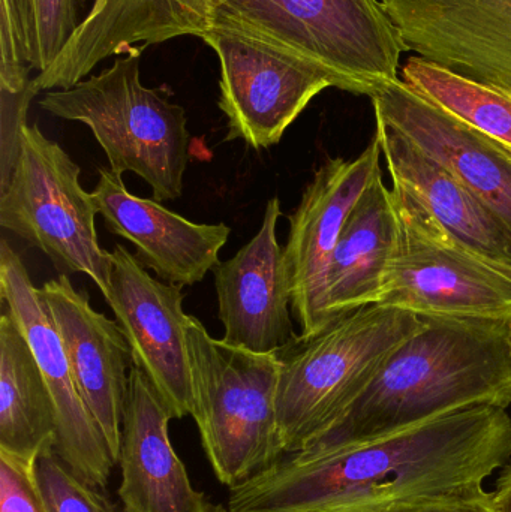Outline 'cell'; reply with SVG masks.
<instances>
[{
    "mask_svg": "<svg viewBox=\"0 0 511 512\" xmlns=\"http://www.w3.org/2000/svg\"><path fill=\"white\" fill-rule=\"evenodd\" d=\"M511 459V417L480 405L330 450L285 454L230 489V512H348L480 489Z\"/></svg>",
    "mask_w": 511,
    "mask_h": 512,
    "instance_id": "cell-1",
    "label": "cell"
},
{
    "mask_svg": "<svg viewBox=\"0 0 511 512\" xmlns=\"http://www.w3.org/2000/svg\"><path fill=\"white\" fill-rule=\"evenodd\" d=\"M480 405H511V318L422 316L344 417L306 451L360 444Z\"/></svg>",
    "mask_w": 511,
    "mask_h": 512,
    "instance_id": "cell-2",
    "label": "cell"
},
{
    "mask_svg": "<svg viewBox=\"0 0 511 512\" xmlns=\"http://www.w3.org/2000/svg\"><path fill=\"white\" fill-rule=\"evenodd\" d=\"M210 29L257 42L371 96L398 80L405 48L378 0H209Z\"/></svg>",
    "mask_w": 511,
    "mask_h": 512,
    "instance_id": "cell-3",
    "label": "cell"
},
{
    "mask_svg": "<svg viewBox=\"0 0 511 512\" xmlns=\"http://www.w3.org/2000/svg\"><path fill=\"white\" fill-rule=\"evenodd\" d=\"M420 325L416 313L375 304L339 316L311 336L297 334L276 351V415L285 454L320 441Z\"/></svg>",
    "mask_w": 511,
    "mask_h": 512,
    "instance_id": "cell-4",
    "label": "cell"
},
{
    "mask_svg": "<svg viewBox=\"0 0 511 512\" xmlns=\"http://www.w3.org/2000/svg\"><path fill=\"white\" fill-rule=\"evenodd\" d=\"M192 418L219 483L240 486L285 456L276 415L281 363L210 336L188 315Z\"/></svg>",
    "mask_w": 511,
    "mask_h": 512,
    "instance_id": "cell-5",
    "label": "cell"
},
{
    "mask_svg": "<svg viewBox=\"0 0 511 512\" xmlns=\"http://www.w3.org/2000/svg\"><path fill=\"white\" fill-rule=\"evenodd\" d=\"M39 107L86 125L110 170L117 176L137 174L152 189L153 200L182 197L189 158L185 110L161 90L141 83L138 54L119 57L110 68L71 89L48 92Z\"/></svg>",
    "mask_w": 511,
    "mask_h": 512,
    "instance_id": "cell-6",
    "label": "cell"
},
{
    "mask_svg": "<svg viewBox=\"0 0 511 512\" xmlns=\"http://www.w3.org/2000/svg\"><path fill=\"white\" fill-rule=\"evenodd\" d=\"M80 173L56 141L36 125L24 126L17 167L0 192V225L39 249L60 274H86L105 297L111 252L99 246L98 209Z\"/></svg>",
    "mask_w": 511,
    "mask_h": 512,
    "instance_id": "cell-7",
    "label": "cell"
},
{
    "mask_svg": "<svg viewBox=\"0 0 511 512\" xmlns=\"http://www.w3.org/2000/svg\"><path fill=\"white\" fill-rule=\"evenodd\" d=\"M392 192L398 242L378 306L419 316L511 318V274L453 239L407 191Z\"/></svg>",
    "mask_w": 511,
    "mask_h": 512,
    "instance_id": "cell-8",
    "label": "cell"
},
{
    "mask_svg": "<svg viewBox=\"0 0 511 512\" xmlns=\"http://www.w3.org/2000/svg\"><path fill=\"white\" fill-rule=\"evenodd\" d=\"M219 59V108L227 117L225 140L245 141L252 149H269L326 90L338 80L306 63L282 56L257 42L218 29L201 35Z\"/></svg>",
    "mask_w": 511,
    "mask_h": 512,
    "instance_id": "cell-9",
    "label": "cell"
},
{
    "mask_svg": "<svg viewBox=\"0 0 511 512\" xmlns=\"http://www.w3.org/2000/svg\"><path fill=\"white\" fill-rule=\"evenodd\" d=\"M381 158V141L375 134L356 158L324 162L291 213L284 256L291 312L303 336L318 333L332 322L326 309L330 264L348 216L381 171Z\"/></svg>",
    "mask_w": 511,
    "mask_h": 512,
    "instance_id": "cell-10",
    "label": "cell"
},
{
    "mask_svg": "<svg viewBox=\"0 0 511 512\" xmlns=\"http://www.w3.org/2000/svg\"><path fill=\"white\" fill-rule=\"evenodd\" d=\"M0 297L35 355L53 399L57 456L81 480L105 490L114 463L107 441L81 399L59 331L41 291L21 256L3 239L0 245Z\"/></svg>",
    "mask_w": 511,
    "mask_h": 512,
    "instance_id": "cell-11",
    "label": "cell"
},
{
    "mask_svg": "<svg viewBox=\"0 0 511 512\" xmlns=\"http://www.w3.org/2000/svg\"><path fill=\"white\" fill-rule=\"evenodd\" d=\"M110 289L105 301L113 310L132 360L152 382L173 418L192 415V382L186 343L182 286L156 279L125 246L111 252Z\"/></svg>",
    "mask_w": 511,
    "mask_h": 512,
    "instance_id": "cell-12",
    "label": "cell"
},
{
    "mask_svg": "<svg viewBox=\"0 0 511 512\" xmlns=\"http://www.w3.org/2000/svg\"><path fill=\"white\" fill-rule=\"evenodd\" d=\"M405 51L511 98V0H383Z\"/></svg>",
    "mask_w": 511,
    "mask_h": 512,
    "instance_id": "cell-13",
    "label": "cell"
},
{
    "mask_svg": "<svg viewBox=\"0 0 511 512\" xmlns=\"http://www.w3.org/2000/svg\"><path fill=\"white\" fill-rule=\"evenodd\" d=\"M281 216V200L270 198L254 239L212 270L222 340L260 354H273L297 336L284 248L276 236Z\"/></svg>",
    "mask_w": 511,
    "mask_h": 512,
    "instance_id": "cell-14",
    "label": "cell"
},
{
    "mask_svg": "<svg viewBox=\"0 0 511 512\" xmlns=\"http://www.w3.org/2000/svg\"><path fill=\"white\" fill-rule=\"evenodd\" d=\"M59 331L81 399L98 423L114 463L122 448L123 414L128 399L131 348L116 321L90 306L66 274L39 288Z\"/></svg>",
    "mask_w": 511,
    "mask_h": 512,
    "instance_id": "cell-15",
    "label": "cell"
},
{
    "mask_svg": "<svg viewBox=\"0 0 511 512\" xmlns=\"http://www.w3.org/2000/svg\"><path fill=\"white\" fill-rule=\"evenodd\" d=\"M383 120L446 165L511 236V152L405 86L401 78L369 96Z\"/></svg>",
    "mask_w": 511,
    "mask_h": 512,
    "instance_id": "cell-16",
    "label": "cell"
},
{
    "mask_svg": "<svg viewBox=\"0 0 511 512\" xmlns=\"http://www.w3.org/2000/svg\"><path fill=\"white\" fill-rule=\"evenodd\" d=\"M212 27L209 0H93L89 15L56 62L33 78L36 89H71L111 56H140L180 36Z\"/></svg>",
    "mask_w": 511,
    "mask_h": 512,
    "instance_id": "cell-17",
    "label": "cell"
},
{
    "mask_svg": "<svg viewBox=\"0 0 511 512\" xmlns=\"http://www.w3.org/2000/svg\"><path fill=\"white\" fill-rule=\"evenodd\" d=\"M92 197L108 233L132 243L135 256L159 279L182 288L203 282L230 239L225 224H195L156 200L131 194L110 168H99Z\"/></svg>",
    "mask_w": 511,
    "mask_h": 512,
    "instance_id": "cell-18",
    "label": "cell"
},
{
    "mask_svg": "<svg viewBox=\"0 0 511 512\" xmlns=\"http://www.w3.org/2000/svg\"><path fill=\"white\" fill-rule=\"evenodd\" d=\"M173 414L140 367L129 373L119 462L120 512H207L168 433Z\"/></svg>",
    "mask_w": 511,
    "mask_h": 512,
    "instance_id": "cell-19",
    "label": "cell"
},
{
    "mask_svg": "<svg viewBox=\"0 0 511 512\" xmlns=\"http://www.w3.org/2000/svg\"><path fill=\"white\" fill-rule=\"evenodd\" d=\"M375 123L393 186L416 198L465 248L511 274V236L491 210L446 165L383 120Z\"/></svg>",
    "mask_w": 511,
    "mask_h": 512,
    "instance_id": "cell-20",
    "label": "cell"
},
{
    "mask_svg": "<svg viewBox=\"0 0 511 512\" xmlns=\"http://www.w3.org/2000/svg\"><path fill=\"white\" fill-rule=\"evenodd\" d=\"M398 242L392 188L378 173L345 222L327 277L330 321L375 306Z\"/></svg>",
    "mask_w": 511,
    "mask_h": 512,
    "instance_id": "cell-21",
    "label": "cell"
},
{
    "mask_svg": "<svg viewBox=\"0 0 511 512\" xmlns=\"http://www.w3.org/2000/svg\"><path fill=\"white\" fill-rule=\"evenodd\" d=\"M56 412L23 331L3 304L0 316V451L38 460L54 451Z\"/></svg>",
    "mask_w": 511,
    "mask_h": 512,
    "instance_id": "cell-22",
    "label": "cell"
},
{
    "mask_svg": "<svg viewBox=\"0 0 511 512\" xmlns=\"http://www.w3.org/2000/svg\"><path fill=\"white\" fill-rule=\"evenodd\" d=\"M89 0H2L0 89H24L47 71L89 15Z\"/></svg>",
    "mask_w": 511,
    "mask_h": 512,
    "instance_id": "cell-23",
    "label": "cell"
},
{
    "mask_svg": "<svg viewBox=\"0 0 511 512\" xmlns=\"http://www.w3.org/2000/svg\"><path fill=\"white\" fill-rule=\"evenodd\" d=\"M402 83L459 122L511 152V98L419 56L402 66Z\"/></svg>",
    "mask_w": 511,
    "mask_h": 512,
    "instance_id": "cell-24",
    "label": "cell"
},
{
    "mask_svg": "<svg viewBox=\"0 0 511 512\" xmlns=\"http://www.w3.org/2000/svg\"><path fill=\"white\" fill-rule=\"evenodd\" d=\"M36 471L48 512H119L101 489L81 480L56 451L42 454Z\"/></svg>",
    "mask_w": 511,
    "mask_h": 512,
    "instance_id": "cell-25",
    "label": "cell"
},
{
    "mask_svg": "<svg viewBox=\"0 0 511 512\" xmlns=\"http://www.w3.org/2000/svg\"><path fill=\"white\" fill-rule=\"evenodd\" d=\"M38 93L33 80L18 92L0 89V192L8 188L17 167L27 110Z\"/></svg>",
    "mask_w": 511,
    "mask_h": 512,
    "instance_id": "cell-26",
    "label": "cell"
},
{
    "mask_svg": "<svg viewBox=\"0 0 511 512\" xmlns=\"http://www.w3.org/2000/svg\"><path fill=\"white\" fill-rule=\"evenodd\" d=\"M36 465L0 451V512H48Z\"/></svg>",
    "mask_w": 511,
    "mask_h": 512,
    "instance_id": "cell-27",
    "label": "cell"
},
{
    "mask_svg": "<svg viewBox=\"0 0 511 512\" xmlns=\"http://www.w3.org/2000/svg\"><path fill=\"white\" fill-rule=\"evenodd\" d=\"M348 512H498L492 493L480 489L414 496Z\"/></svg>",
    "mask_w": 511,
    "mask_h": 512,
    "instance_id": "cell-28",
    "label": "cell"
},
{
    "mask_svg": "<svg viewBox=\"0 0 511 512\" xmlns=\"http://www.w3.org/2000/svg\"><path fill=\"white\" fill-rule=\"evenodd\" d=\"M492 502L498 512H511V462L507 463L495 484Z\"/></svg>",
    "mask_w": 511,
    "mask_h": 512,
    "instance_id": "cell-29",
    "label": "cell"
},
{
    "mask_svg": "<svg viewBox=\"0 0 511 512\" xmlns=\"http://www.w3.org/2000/svg\"><path fill=\"white\" fill-rule=\"evenodd\" d=\"M207 512H230V510H227V508L224 507V505L218 504H210L209 510Z\"/></svg>",
    "mask_w": 511,
    "mask_h": 512,
    "instance_id": "cell-30",
    "label": "cell"
}]
</instances>
